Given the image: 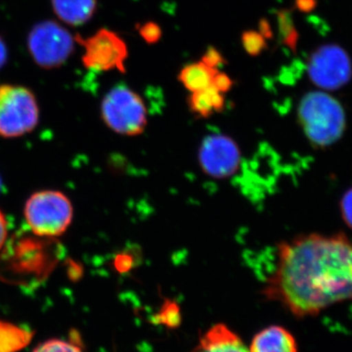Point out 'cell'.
<instances>
[{"instance_id": "1", "label": "cell", "mask_w": 352, "mask_h": 352, "mask_svg": "<svg viewBox=\"0 0 352 352\" xmlns=\"http://www.w3.org/2000/svg\"><path fill=\"white\" fill-rule=\"evenodd\" d=\"M263 294L298 318L352 300L351 241L344 234H308L282 242Z\"/></svg>"}, {"instance_id": "2", "label": "cell", "mask_w": 352, "mask_h": 352, "mask_svg": "<svg viewBox=\"0 0 352 352\" xmlns=\"http://www.w3.org/2000/svg\"><path fill=\"white\" fill-rule=\"evenodd\" d=\"M298 120L308 141L315 147L333 145L346 129L344 108L337 99L324 92H309L302 97Z\"/></svg>"}, {"instance_id": "3", "label": "cell", "mask_w": 352, "mask_h": 352, "mask_svg": "<svg viewBox=\"0 0 352 352\" xmlns=\"http://www.w3.org/2000/svg\"><path fill=\"white\" fill-rule=\"evenodd\" d=\"M101 115L106 126L122 135H140L148 124L144 101L124 85H116L104 96Z\"/></svg>"}, {"instance_id": "4", "label": "cell", "mask_w": 352, "mask_h": 352, "mask_svg": "<svg viewBox=\"0 0 352 352\" xmlns=\"http://www.w3.org/2000/svg\"><path fill=\"white\" fill-rule=\"evenodd\" d=\"M25 217L36 235L56 237L68 229L73 219V206L61 192L41 191L25 203Z\"/></svg>"}, {"instance_id": "5", "label": "cell", "mask_w": 352, "mask_h": 352, "mask_svg": "<svg viewBox=\"0 0 352 352\" xmlns=\"http://www.w3.org/2000/svg\"><path fill=\"white\" fill-rule=\"evenodd\" d=\"M39 109L36 96L20 85H0V136L19 138L36 129Z\"/></svg>"}, {"instance_id": "6", "label": "cell", "mask_w": 352, "mask_h": 352, "mask_svg": "<svg viewBox=\"0 0 352 352\" xmlns=\"http://www.w3.org/2000/svg\"><path fill=\"white\" fill-rule=\"evenodd\" d=\"M75 36L55 21H44L32 28L28 48L41 68H58L66 63L75 50Z\"/></svg>"}, {"instance_id": "7", "label": "cell", "mask_w": 352, "mask_h": 352, "mask_svg": "<svg viewBox=\"0 0 352 352\" xmlns=\"http://www.w3.org/2000/svg\"><path fill=\"white\" fill-rule=\"evenodd\" d=\"M75 41L85 51L82 61L85 68L95 72H126L129 50L117 32L103 28L88 38L76 34Z\"/></svg>"}, {"instance_id": "8", "label": "cell", "mask_w": 352, "mask_h": 352, "mask_svg": "<svg viewBox=\"0 0 352 352\" xmlns=\"http://www.w3.org/2000/svg\"><path fill=\"white\" fill-rule=\"evenodd\" d=\"M307 73L316 87L337 90L351 80V60L346 51L337 44H326L312 53Z\"/></svg>"}, {"instance_id": "9", "label": "cell", "mask_w": 352, "mask_h": 352, "mask_svg": "<svg viewBox=\"0 0 352 352\" xmlns=\"http://www.w3.org/2000/svg\"><path fill=\"white\" fill-rule=\"evenodd\" d=\"M241 153L235 141L223 134L208 135L199 150V163L206 175L217 179L230 177L240 166Z\"/></svg>"}, {"instance_id": "10", "label": "cell", "mask_w": 352, "mask_h": 352, "mask_svg": "<svg viewBox=\"0 0 352 352\" xmlns=\"http://www.w3.org/2000/svg\"><path fill=\"white\" fill-rule=\"evenodd\" d=\"M191 352H250L239 336L224 324H217L205 333Z\"/></svg>"}, {"instance_id": "11", "label": "cell", "mask_w": 352, "mask_h": 352, "mask_svg": "<svg viewBox=\"0 0 352 352\" xmlns=\"http://www.w3.org/2000/svg\"><path fill=\"white\" fill-rule=\"evenodd\" d=\"M250 352H298L294 336L281 326H270L256 333Z\"/></svg>"}, {"instance_id": "12", "label": "cell", "mask_w": 352, "mask_h": 352, "mask_svg": "<svg viewBox=\"0 0 352 352\" xmlns=\"http://www.w3.org/2000/svg\"><path fill=\"white\" fill-rule=\"evenodd\" d=\"M55 15L65 24L82 25L95 14L97 0H51Z\"/></svg>"}, {"instance_id": "13", "label": "cell", "mask_w": 352, "mask_h": 352, "mask_svg": "<svg viewBox=\"0 0 352 352\" xmlns=\"http://www.w3.org/2000/svg\"><path fill=\"white\" fill-rule=\"evenodd\" d=\"M188 107L196 118L207 119L224 110L226 98L223 94L212 85L200 91L192 92L188 97Z\"/></svg>"}, {"instance_id": "14", "label": "cell", "mask_w": 352, "mask_h": 352, "mask_svg": "<svg viewBox=\"0 0 352 352\" xmlns=\"http://www.w3.org/2000/svg\"><path fill=\"white\" fill-rule=\"evenodd\" d=\"M219 69L210 68L203 62L186 65L180 71L178 80L189 91L196 92L212 87Z\"/></svg>"}, {"instance_id": "15", "label": "cell", "mask_w": 352, "mask_h": 352, "mask_svg": "<svg viewBox=\"0 0 352 352\" xmlns=\"http://www.w3.org/2000/svg\"><path fill=\"white\" fill-rule=\"evenodd\" d=\"M31 333L23 329L16 327L10 323L0 321V342L4 344L0 347V351L14 352L29 342Z\"/></svg>"}, {"instance_id": "16", "label": "cell", "mask_w": 352, "mask_h": 352, "mask_svg": "<svg viewBox=\"0 0 352 352\" xmlns=\"http://www.w3.org/2000/svg\"><path fill=\"white\" fill-rule=\"evenodd\" d=\"M278 25L282 41L291 50H295L298 43V32L295 29L291 13L288 10H281L278 13Z\"/></svg>"}, {"instance_id": "17", "label": "cell", "mask_w": 352, "mask_h": 352, "mask_svg": "<svg viewBox=\"0 0 352 352\" xmlns=\"http://www.w3.org/2000/svg\"><path fill=\"white\" fill-rule=\"evenodd\" d=\"M243 47L251 56H258L267 48L266 38L259 32L245 31L242 34Z\"/></svg>"}, {"instance_id": "18", "label": "cell", "mask_w": 352, "mask_h": 352, "mask_svg": "<svg viewBox=\"0 0 352 352\" xmlns=\"http://www.w3.org/2000/svg\"><path fill=\"white\" fill-rule=\"evenodd\" d=\"M32 352H83L82 347L69 340L50 339L41 342Z\"/></svg>"}, {"instance_id": "19", "label": "cell", "mask_w": 352, "mask_h": 352, "mask_svg": "<svg viewBox=\"0 0 352 352\" xmlns=\"http://www.w3.org/2000/svg\"><path fill=\"white\" fill-rule=\"evenodd\" d=\"M138 32L141 38L149 44L157 43L163 36L161 27L155 22H147L140 25Z\"/></svg>"}, {"instance_id": "20", "label": "cell", "mask_w": 352, "mask_h": 352, "mask_svg": "<svg viewBox=\"0 0 352 352\" xmlns=\"http://www.w3.org/2000/svg\"><path fill=\"white\" fill-rule=\"evenodd\" d=\"M201 61L214 69H219V67L226 64V60L222 56L221 53L212 46L208 48L204 56L201 57Z\"/></svg>"}, {"instance_id": "21", "label": "cell", "mask_w": 352, "mask_h": 352, "mask_svg": "<svg viewBox=\"0 0 352 352\" xmlns=\"http://www.w3.org/2000/svg\"><path fill=\"white\" fill-rule=\"evenodd\" d=\"M340 212L346 226L352 229V188L347 190L340 201Z\"/></svg>"}, {"instance_id": "22", "label": "cell", "mask_w": 352, "mask_h": 352, "mask_svg": "<svg viewBox=\"0 0 352 352\" xmlns=\"http://www.w3.org/2000/svg\"><path fill=\"white\" fill-rule=\"evenodd\" d=\"M233 85L234 82L230 76H227L226 74L220 73L219 71L217 72L212 82V87L217 88L221 94H226L233 87Z\"/></svg>"}, {"instance_id": "23", "label": "cell", "mask_w": 352, "mask_h": 352, "mask_svg": "<svg viewBox=\"0 0 352 352\" xmlns=\"http://www.w3.org/2000/svg\"><path fill=\"white\" fill-rule=\"evenodd\" d=\"M7 220L3 212L0 210V249L3 247L7 238Z\"/></svg>"}, {"instance_id": "24", "label": "cell", "mask_w": 352, "mask_h": 352, "mask_svg": "<svg viewBox=\"0 0 352 352\" xmlns=\"http://www.w3.org/2000/svg\"><path fill=\"white\" fill-rule=\"evenodd\" d=\"M7 59H8V50H7L6 43L0 36V69L3 68L4 65L6 64Z\"/></svg>"}, {"instance_id": "25", "label": "cell", "mask_w": 352, "mask_h": 352, "mask_svg": "<svg viewBox=\"0 0 352 352\" xmlns=\"http://www.w3.org/2000/svg\"><path fill=\"white\" fill-rule=\"evenodd\" d=\"M259 29H261V32H259L263 34L264 38L266 39L272 38V31H271L270 25L268 24L267 21L261 20V25H259Z\"/></svg>"}, {"instance_id": "26", "label": "cell", "mask_w": 352, "mask_h": 352, "mask_svg": "<svg viewBox=\"0 0 352 352\" xmlns=\"http://www.w3.org/2000/svg\"><path fill=\"white\" fill-rule=\"evenodd\" d=\"M296 6H298V8L300 9V10L308 11L314 8V0H298Z\"/></svg>"}, {"instance_id": "27", "label": "cell", "mask_w": 352, "mask_h": 352, "mask_svg": "<svg viewBox=\"0 0 352 352\" xmlns=\"http://www.w3.org/2000/svg\"><path fill=\"white\" fill-rule=\"evenodd\" d=\"M2 186V182H1V178H0V189H1Z\"/></svg>"}]
</instances>
